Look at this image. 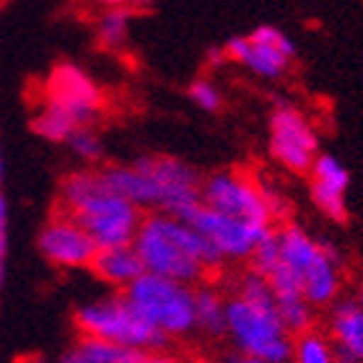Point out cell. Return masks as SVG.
<instances>
[{
  "instance_id": "obj_1",
  "label": "cell",
  "mask_w": 363,
  "mask_h": 363,
  "mask_svg": "<svg viewBox=\"0 0 363 363\" xmlns=\"http://www.w3.org/2000/svg\"><path fill=\"white\" fill-rule=\"evenodd\" d=\"M133 247L140 255L145 272H156L187 286L203 283L208 272L223 265L211 244L187 220L172 213L153 211L151 216H143Z\"/></svg>"
},
{
  "instance_id": "obj_2",
  "label": "cell",
  "mask_w": 363,
  "mask_h": 363,
  "mask_svg": "<svg viewBox=\"0 0 363 363\" xmlns=\"http://www.w3.org/2000/svg\"><path fill=\"white\" fill-rule=\"evenodd\" d=\"M226 337L239 353L267 363H291L294 335L280 322L270 283L257 270L244 272L236 294L226 298Z\"/></svg>"
},
{
  "instance_id": "obj_3",
  "label": "cell",
  "mask_w": 363,
  "mask_h": 363,
  "mask_svg": "<svg viewBox=\"0 0 363 363\" xmlns=\"http://www.w3.org/2000/svg\"><path fill=\"white\" fill-rule=\"evenodd\" d=\"M106 184L140 211L172 213L184 218L200 203V174L174 156H140L125 167L101 169Z\"/></svg>"
},
{
  "instance_id": "obj_4",
  "label": "cell",
  "mask_w": 363,
  "mask_h": 363,
  "mask_svg": "<svg viewBox=\"0 0 363 363\" xmlns=\"http://www.w3.org/2000/svg\"><path fill=\"white\" fill-rule=\"evenodd\" d=\"M60 208L89 231L96 247L133 244L143 211L106 184L101 169H81L65 177Z\"/></svg>"
},
{
  "instance_id": "obj_5",
  "label": "cell",
  "mask_w": 363,
  "mask_h": 363,
  "mask_svg": "<svg viewBox=\"0 0 363 363\" xmlns=\"http://www.w3.org/2000/svg\"><path fill=\"white\" fill-rule=\"evenodd\" d=\"M280 257L291 267L303 298L314 309L333 306L342 294V252L330 239H314L306 228L286 223L278 228Z\"/></svg>"
},
{
  "instance_id": "obj_6",
  "label": "cell",
  "mask_w": 363,
  "mask_h": 363,
  "mask_svg": "<svg viewBox=\"0 0 363 363\" xmlns=\"http://www.w3.org/2000/svg\"><path fill=\"white\" fill-rule=\"evenodd\" d=\"M76 325L89 337L114 342L133 350H161L167 348L169 337L143 319V314L128 301V296H101L84 303L76 311Z\"/></svg>"
},
{
  "instance_id": "obj_7",
  "label": "cell",
  "mask_w": 363,
  "mask_h": 363,
  "mask_svg": "<svg viewBox=\"0 0 363 363\" xmlns=\"http://www.w3.org/2000/svg\"><path fill=\"white\" fill-rule=\"evenodd\" d=\"M125 296L169 340L195 330V288L187 283L143 272L125 288Z\"/></svg>"
},
{
  "instance_id": "obj_8",
  "label": "cell",
  "mask_w": 363,
  "mask_h": 363,
  "mask_svg": "<svg viewBox=\"0 0 363 363\" xmlns=\"http://www.w3.org/2000/svg\"><path fill=\"white\" fill-rule=\"evenodd\" d=\"M200 203L213 211L234 216V218L252 220V223H262V226L275 223L270 200H267V184L244 174L239 169L216 172L200 182Z\"/></svg>"
},
{
  "instance_id": "obj_9",
  "label": "cell",
  "mask_w": 363,
  "mask_h": 363,
  "mask_svg": "<svg viewBox=\"0 0 363 363\" xmlns=\"http://www.w3.org/2000/svg\"><path fill=\"white\" fill-rule=\"evenodd\" d=\"M184 220L203 236L205 242L211 244L223 262L226 259H231V262L250 259L257 242L272 228L262 226V223H252V220L234 218V216H226V213H218L203 203H197L184 216Z\"/></svg>"
},
{
  "instance_id": "obj_10",
  "label": "cell",
  "mask_w": 363,
  "mask_h": 363,
  "mask_svg": "<svg viewBox=\"0 0 363 363\" xmlns=\"http://www.w3.org/2000/svg\"><path fill=\"white\" fill-rule=\"evenodd\" d=\"M270 153L294 174H309L319 153V138L311 122L294 106H278L270 114Z\"/></svg>"
},
{
  "instance_id": "obj_11",
  "label": "cell",
  "mask_w": 363,
  "mask_h": 363,
  "mask_svg": "<svg viewBox=\"0 0 363 363\" xmlns=\"http://www.w3.org/2000/svg\"><path fill=\"white\" fill-rule=\"evenodd\" d=\"M96 250L99 247L89 236V231L73 216L62 211L47 220V226L39 234V252L45 255L47 262H52L55 267H62V270L89 267Z\"/></svg>"
},
{
  "instance_id": "obj_12",
  "label": "cell",
  "mask_w": 363,
  "mask_h": 363,
  "mask_svg": "<svg viewBox=\"0 0 363 363\" xmlns=\"http://www.w3.org/2000/svg\"><path fill=\"white\" fill-rule=\"evenodd\" d=\"M309 177L311 203L317 205V211L333 223H348L350 213L345 192L350 187V172L342 167V161L333 153H317Z\"/></svg>"
},
{
  "instance_id": "obj_13",
  "label": "cell",
  "mask_w": 363,
  "mask_h": 363,
  "mask_svg": "<svg viewBox=\"0 0 363 363\" xmlns=\"http://www.w3.org/2000/svg\"><path fill=\"white\" fill-rule=\"evenodd\" d=\"M47 99L73 109L89 125L101 109V91L94 84V78L84 73L78 65H70V62L55 68V73L50 76V84H47Z\"/></svg>"
},
{
  "instance_id": "obj_14",
  "label": "cell",
  "mask_w": 363,
  "mask_h": 363,
  "mask_svg": "<svg viewBox=\"0 0 363 363\" xmlns=\"http://www.w3.org/2000/svg\"><path fill=\"white\" fill-rule=\"evenodd\" d=\"M330 309V340L337 363H363V309L353 296L337 298Z\"/></svg>"
},
{
  "instance_id": "obj_15",
  "label": "cell",
  "mask_w": 363,
  "mask_h": 363,
  "mask_svg": "<svg viewBox=\"0 0 363 363\" xmlns=\"http://www.w3.org/2000/svg\"><path fill=\"white\" fill-rule=\"evenodd\" d=\"M91 270L101 283L114 288H128L138 275H143L145 267L140 262V255L133 244H117V247H99Z\"/></svg>"
},
{
  "instance_id": "obj_16",
  "label": "cell",
  "mask_w": 363,
  "mask_h": 363,
  "mask_svg": "<svg viewBox=\"0 0 363 363\" xmlns=\"http://www.w3.org/2000/svg\"><path fill=\"white\" fill-rule=\"evenodd\" d=\"M291 50L278 45H267V42H255V39L247 37V50H244L239 65L255 73V76L265 78V81H275L288 70L291 60H294Z\"/></svg>"
},
{
  "instance_id": "obj_17",
  "label": "cell",
  "mask_w": 363,
  "mask_h": 363,
  "mask_svg": "<svg viewBox=\"0 0 363 363\" xmlns=\"http://www.w3.org/2000/svg\"><path fill=\"white\" fill-rule=\"evenodd\" d=\"M34 130L37 135L52 140V143H65L78 128H84L89 122H84L73 109L57 104L52 99H45V104L39 106V112L34 114Z\"/></svg>"
},
{
  "instance_id": "obj_18",
  "label": "cell",
  "mask_w": 363,
  "mask_h": 363,
  "mask_svg": "<svg viewBox=\"0 0 363 363\" xmlns=\"http://www.w3.org/2000/svg\"><path fill=\"white\" fill-rule=\"evenodd\" d=\"M140 356H143V350L122 348V345H114V342L84 335L62 356V363H138Z\"/></svg>"
},
{
  "instance_id": "obj_19",
  "label": "cell",
  "mask_w": 363,
  "mask_h": 363,
  "mask_svg": "<svg viewBox=\"0 0 363 363\" xmlns=\"http://www.w3.org/2000/svg\"><path fill=\"white\" fill-rule=\"evenodd\" d=\"M195 330L208 337L226 335V298L208 283L195 288Z\"/></svg>"
},
{
  "instance_id": "obj_20",
  "label": "cell",
  "mask_w": 363,
  "mask_h": 363,
  "mask_svg": "<svg viewBox=\"0 0 363 363\" xmlns=\"http://www.w3.org/2000/svg\"><path fill=\"white\" fill-rule=\"evenodd\" d=\"M275 309H278V317H280V322H283V327H286L294 337L306 333V330H311L314 322H317V309L303 298V294L275 296Z\"/></svg>"
},
{
  "instance_id": "obj_21",
  "label": "cell",
  "mask_w": 363,
  "mask_h": 363,
  "mask_svg": "<svg viewBox=\"0 0 363 363\" xmlns=\"http://www.w3.org/2000/svg\"><path fill=\"white\" fill-rule=\"evenodd\" d=\"M291 363H337L333 340L319 330H306V333L294 337V353Z\"/></svg>"
},
{
  "instance_id": "obj_22",
  "label": "cell",
  "mask_w": 363,
  "mask_h": 363,
  "mask_svg": "<svg viewBox=\"0 0 363 363\" xmlns=\"http://www.w3.org/2000/svg\"><path fill=\"white\" fill-rule=\"evenodd\" d=\"M130 21H133V13H130L125 6L106 8L104 13L99 16V23H96L101 45H104L106 50H120V47L128 42Z\"/></svg>"
},
{
  "instance_id": "obj_23",
  "label": "cell",
  "mask_w": 363,
  "mask_h": 363,
  "mask_svg": "<svg viewBox=\"0 0 363 363\" xmlns=\"http://www.w3.org/2000/svg\"><path fill=\"white\" fill-rule=\"evenodd\" d=\"M70 145V151L76 153L81 161H99L101 159V138L91 125H84L78 128L73 135L65 140Z\"/></svg>"
},
{
  "instance_id": "obj_24",
  "label": "cell",
  "mask_w": 363,
  "mask_h": 363,
  "mask_svg": "<svg viewBox=\"0 0 363 363\" xmlns=\"http://www.w3.org/2000/svg\"><path fill=\"white\" fill-rule=\"evenodd\" d=\"M189 99H192V104L197 106V109H203V112H220V106H223V96H220V91L216 89V84L213 81H208V78H197V81H192L189 84Z\"/></svg>"
},
{
  "instance_id": "obj_25",
  "label": "cell",
  "mask_w": 363,
  "mask_h": 363,
  "mask_svg": "<svg viewBox=\"0 0 363 363\" xmlns=\"http://www.w3.org/2000/svg\"><path fill=\"white\" fill-rule=\"evenodd\" d=\"M250 39H255V42H267V45H278V47H286V50H291V52H296V45L294 39L288 37L286 31H280L278 26H272V23H259L257 29L252 31Z\"/></svg>"
},
{
  "instance_id": "obj_26",
  "label": "cell",
  "mask_w": 363,
  "mask_h": 363,
  "mask_svg": "<svg viewBox=\"0 0 363 363\" xmlns=\"http://www.w3.org/2000/svg\"><path fill=\"white\" fill-rule=\"evenodd\" d=\"M138 363H184L177 356H169V353H161V350H148L143 356L138 358Z\"/></svg>"
},
{
  "instance_id": "obj_27",
  "label": "cell",
  "mask_w": 363,
  "mask_h": 363,
  "mask_svg": "<svg viewBox=\"0 0 363 363\" xmlns=\"http://www.w3.org/2000/svg\"><path fill=\"white\" fill-rule=\"evenodd\" d=\"M6 252V200L0 195V257Z\"/></svg>"
},
{
  "instance_id": "obj_28",
  "label": "cell",
  "mask_w": 363,
  "mask_h": 363,
  "mask_svg": "<svg viewBox=\"0 0 363 363\" xmlns=\"http://www.w3.org/2000/svg\"><path fill=\"white\" fill-rule=\"evenodd\" d=\"M220 363H267V361H262V358H255V356H247V353H231V356H226Z\"/></svg>"
},
{
  "instance_id": "obj_29",
  "label": "cell",
  "mask_w": 363,
  "mask_h": 363,
  "mask_svg": "<svg viewBox=\"0 0 363 363\" xmlns=\"http://www.w3.org/2000/svg\"><path fill=\"white\" fill-rule=\"evenodd\" d=\"M205 60H208V65H211V68L220 65V62L226 60V55H223V47H213L211 52H208V57H205Z\"/></svg>"
},
{
  "instance_id": "obj_30",
  "label": "cell",
  "mask_w": 363,
  "mask_h": 363,
  "mask_svg": "<svg viewBox=\"0 0 363 363\" xmlns=\"http://www.w3.org/2000/svg\"><path fill=\"white\" fill-rule=\"evenodd\" d=\"M128 3H133L135 8H151L156 0H128Z\"/></svg>"
},
{
  "instance_id": "obj_31",
  "label": "cell",
  "mask_w": 363,
  "mask_h": 363,
  "mask_svg": "<svg viewBox=\"0 0 363 363\" xmlns=\"http://www.w3.org/2000/svg\"><path fill=\"white\" fill-rule=\"evenodd\" d=\"M96 3H101L104 8H112V6H125L128 0H96Z\"/></svg>"
},
{
  "instance_id": "obj_32",
  "label": "cell",
  "mask_w": 363,
  "mask_h": 363,
  "mask_svg": "<svg viewBox=\"0 0 363 363\" xmlns=\"http://www.w3.org/2000/svg\"><path fill=\"white\" fill-rule=\"evenodd\" d=\"M353 298H356V303H358V306H361V309H363V283L356 288V296H353Z\"/></svg>"
},
{
  "instance_id": "obj_33",
  "label": "cell",
  "mask_w": 363,
  "mask_h": 363,
  "mask_svg": "<svg viewBox=\"0 0 363 363\" xmlns=\"http://www.w3.org/2000/svg\"><path fill=\"white\" fill-rule=\"evenodd\" d=\"M0 177H3V159H0Z\"/></svg>"
}]
</instances>
